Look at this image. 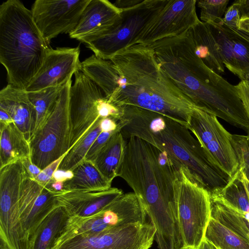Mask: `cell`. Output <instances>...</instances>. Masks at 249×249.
<instances>
[{"instance_id":"1","label":"cell","mask_w":249,"mask_h":249,"mask_svg":"<svg viewBox=\"0 0 249 249\" xmlns=\"http://www.w3.org/2000/svg\"><path fill=\"white\" fill-rule=\"evenodd\" d=\"M188 30L148 45L162 71L197 108L249 131V121L235 86L196 54Z\"/></svg>"},{"instance_id":"2","label":"cell","mask_w":249,"mask_h":249,"mask_svg":"<svg viewBox=\"0 0 249 249\" xmlns=\"http://www.w3.org/2000/svg\"><path fill=\"white\" fill-rule=\"evenodd\" d=\"M109 60L118 73L110 103L159 113L188 128L197 107L165 75L149 46L133 45Z\"/></svg>"},{"instance_id":"3","label":"cell","mask_w":249,"mask_h":249,"mask_svg":"<svg viewBox=\"0 0 249 249\" xmlns=\"http://www.w3.org/2000/svg\"><path fill=\"white\" fill-rule=\"evenodd\" d=\"M122 116L120 132L124 139L138 137L165 151L210 194L225 187L231 179L181 124L160 113L133 106H123Z\"/></svg>"},{"instance_id":"4","label":"cell","mask_w":249,"mask_h":249,"mask_svg":"<svg viewBox=\"0 0 249 249\" xmlns=\"http://www.w3.org/2000/svg\"><path fill=\"white\" fill-rule=\"evenodd\" d=\"M180 167L165 151L131 137L118 177L132 188L152 220L164 222L177 211L174 182Z\"/></svg>"},{"instance_id":"5","label":"cell","mask_w":249,"mask_h":249,"mask_svg":"<svg viewBox=\"0 0 249 249\" xmlns=\"http://www.w3.org/2000/svg\"><path fill=\"white\" fill-rule=\"evenodd\" d=\"M49 44L34 22L31 11L18 0L0 6V62L8 84L25 89L41 68Z\"/></svg>"},{"instance_id":"6","label":"cell","mask_w":249,"mask_h":249,"mask_svg":"<svg viewBox=\"0 0 249 249\" xmlns=\"http://www.w3.org/2000/svg\"><path fill=\"white\" fill-rule=\"evenodd\" d=\"M57 206L55 191L28 173L19 196L0 204V249H31L38 229Z\"/></svg>"},{"instance_id":"7","label":"cell","mask_w":249,"mask_h":249,"mask_svg":"<svg viewBox=\"0 0 249 249\" xmlns=\"http://www.w3.org/2000/svg\"><path fill=\"white\" fill-rule=\"evenodd\" d=\"M169 0H116L114 4L121 10L118 21L108 30L80 41L96 56L110 60L118 52L134 44L137 37Z\"/></svg>"},{"instance_id":"8","label":"cell","mask_w":249,"mask_h":249,"mask_svg":"<svg viewBox=\"0 0 249 249\" xmlns=\"http://www.w3.org/2000/svg\"><path fill=\"white\" fill-rule=\"evenodd\" d=\"M174 187L181 249H198L211 218L210 194L183 166L176 173Z\"/></svg>"},{"instance_id":"9","label":"cell","mask_w":249,"mask_h":249,"mask_svg":"<svg viewBox=\"0 0 249 249\" xmlns=\"http://www.w3.org/2000/svg\"><path fill=\"white\" fill-rule=\"evenodd\" d=\"M71 83V80L63 86L51 113L30 141L31 160L41 170L71 148L69 100Z\"/></svg>"},{"instance_id":"10","label":"cell","mask_w":249,"mask_h":249,"mask_svg":"<svg viewBox=\"0 0 249 249\" xmlns=\"http://www.w3.org/2000/svg\"><path fill=\"white\" fill-rule=\"evenodd\" d=\"M150 221L139 198L134 192L123 194L98 213L86 218H69L57 241L79 234L91 235L131 224Z\"/></svg>"},{"instance_id":"11","label":"cell","mask_w":249,"mask_h":249,"mask_svg":"<svg viewBox=\"0 0 249 249\" xmlns=\"http://www.w3.org/2000/svg\"><path fill=\"white\" fill-rule=\"evenodd\" d=\"M188 129L210 159L231 178L238 170L239 163L232 135L219 123L217 117L196 108L192 114Z\"/></svg>"},{"instance_id":"12","label":"cell","mask_w":249,"mask_h":249,"mask_svg":"<svg viewBox=\"0 0 249 249\" xmlns=\"http://www.w3.org/2000/svg\"><path fill=\"white\" fill-rule=\"evenodd\" d=\"M156 230L151 221L57 241L51 249H150Z\"/></svg>"},{"instance_id":"13","label":"cell","mask_w":249,"mask_h":249,"mask_svg":"<svg viewBox=\"0 0 249 249\" xmlns=\"http://www.w3.org/2000/svg\"><path fill=\"white\" fill-rule=\"evenodd\" d=\"M70 91L69 108L71 124L72 147L100 118L98 106L106 96L102 90L80 71Z\"/></svg>"},{"instance_id":"14","label":"cell","mask_w":249,"mask_h":249,"mask_svg":"<svg viewBox=\"0 0 249 249\" xmlns=\"http://www.w3.org/2000/svg\"><path fill=\"white\" fill-rule=\"evenodd\" d=\"M196 0H169L137 37L133 45H149L189 29L200 20L196 12Z\"/></svg>"},{"instance_id":"15","label":"cell","mask_w":249,"mask_h":249,"mask_svg":"<svg viewBox=\"0 0 249 249\" xmlns=\"http://www.w3.org/2000/svg\"><path fill=\"white\" fill-rule=\"evenodd\" d=\"M89 1L36 0L31 11L34 22L49 44L59 34H69L74 29Z\"/></svg>"},{"instance_id":"16","label":"cell","mask_w":249,"mask_h":249,"mask_svg":"<svg viewBox=\"0 0 249 249\" xmlns=\"http://www.w3.org/2000/svg\"><path fill=\"white\" fill-rule=\"evenodd\" d=\"M80 48H51L37 74L25 89L27 92L62 86L79 71Z\"/></svg>"},{"instance_id":"17","label":"cell","mask_w":249,"mask_h":249,"mask_svg":"<svg viewBox=\"0 0 249 249\" xmlns=\"http://www.w3.org/2000/svg\"><path fill=\"white\" fill-rule=\"evenodd\" d=\"M124 194L115 187L102 191H55L58 205L62 206L69 218H86L102 211Z\"/></svg>"},{"instance_id":"18","label":"cell","mask_w":249,"mask_h":249,"mask_svg":"<svg viewBox=\"0 0 249 249\" xmlns=\"http://www.w3.org/2000/svg\"><path fill=\"white\" fill-rule=\"evenodd\" d=\"M225 66L241 80L249 74V44L231 32L222 21L207 23Z\"/></svg>"},{"instance_id":"19","label":"cell","mask_w":249,"mask_h":249,"mask_svg":"<svg viewBox=\"0 0 249 249\" xmlns=\"http://www.w3.org/2000/svg\"><path fill=\"white\" fill-rule=\"evenodd\" d=\"M121 10L107 0H90L70 37L82 39L106 31L119 19Z\"/></svg>"},{"instance_id":"20","label":"cell","mask_w":249,"mask_h":249,"mask_svg":"<svg viewBox=\"0 0 249 249\" xmlns=\"http://www.w3.org/2000/svg\"><path fill=\"white\" fill-rule=\"evenodd\" d=\"M0 108L9 114L30 142L35 131L36 115L27 92L8 84L0 91Z\"/></svg>"},{"instance_id":"21","label":"cell","mask_w":249,"mask_h":249,"mask_svg":"<svg viewBox=\"0 0 249 249\" xmlns=\"http://www.w3.org/2000/svg\"><path fill=\"white\" fill-rule=\"evenodd\" d=\"M196 54L216 73L224 72L217 44L207 23L199 20L188 30Z\"/></svg>"},{"instance_id":"22","label":"cell","mask_w":249,"mask_h":249,"mask_svg":"<svg viewBox=\"0 0 249 249\" xmlns=\"http://www.w3.org/2000/svg\"><path fill=\"white\" fill-rule=\"evenodd\" d=\"M0 168L31 157L30 143L14 122L0 123Z\"/></svg>"},{"instance_id":"23","label":"cell","mask_w":249,"mask_h":249,"mask_svg":"<svg viewBox=\"0 0 249 249\" xmlns=\"http://www.w3.org/2000/svg\"><path fill=\"white\" fill-rule=\"evenodd\" d=\"M126 141L120 131L114 134L92 162L102 175L112 182L118 177L123 162Z\"/></svg>"},{"instance_id":"24","label":"cell","mask_w":249,"mask_h":249,"mask_svg":"<svg viewBox=\"0 0 249 249\" xmlns=\"http://www.w3.org/2000/svg\"><path fill=\"white\" fill-rule=\"evenodd\" d=\"M72 177L64 182L63 191H102L111 187L94 164L84 160L72 171Z\"/></svg>"},{"instance_id":"25","label":"cell","mask_w":249,"mask_h":249,"mask_svg":"<svg viewBox=\"0 0 249 249\" xmlns=\"http://www.w3.org/2000/svg\"><path fill=\"white\" fill-rule=\"evenodd\" d=\"M69 219L64 208L57 206L38 229L31 249H51L64 231Z\"/></svg>"},{"instance_id":"26","label":"cell","mask_w":249,"mask_h":249,"mask_svg":"<svg viewBox=\"0 0 249 249\" xmlns=\"http://www.w3.org/2000/svg\"><path fill=\"white\" fill-rule=\"evenodd\" d=\"M210 196L239 212L249 213V196L239 168L225 187L210 194Z\"/></svg>"},{"instance_id":"27","label":"cell","mask_w":249,"mask_h":249,"mask_svg":"<svg viewBox=\"0 0 249 249\" xmlns=\"http://www.w3.org/2000/svg\"><path fill=\"white\" fill-rule=\"evenodd\" d=\"M211 216L249 242V219L222 202L211 197Z\"/></svg>"},{"instance_id":"28","label":"cell","mask_w":249,"mask_h":249,"mask_svg":"<svg viewBox=\"0 0 249 249\" xmlns=\"http://www.w3.org/2000/svg\"><path fill=\"white\" fill-rule=\"evenodd\" d=\"M204 239L216 249H249V242L211 216Z\"/></svg>"},{"instance_id":"29","label":"cell","mask_w":249,"mask_h":249,"mask_svg":"<svg viewBox=\"0 0 249 249\" xmlns=\"http://www.w3.org/2000/svg\"><path fill=\"white\" fill-rule=\"evenodd\" d=\"M99 118L92 127L68 151L62 160L58 170L72 171L85 159L92 144L102 132Z\"/></svg>"},{"instance_id":"30","label":"cell","mask_w":249,"mask_h":249,"mask_svg":"<svg viewBox=\"0 0 249 249\" xmlns=\"http://www.w3.org/2000/svg\"><path fill=\"white\" fill-rule=\"evenodd\" d=\"M62 87H48L38 91L27 92L28 97L35 108L36 115L33 135L40 128L51 113Z\"/></svg>"},{"instance_id":"31","label":"cell","mask_w":249,"mask_h":249,"mask_svg":"<svg viewBox=\"0 0 249 249\" xmlns=\"http://www.w3.org/2000/svg\"><path fill=\"white\" fill-rule=\"evenodd\" d=\"M229 0H201L197 1L200 9V19L207 23L218 24L227 10Z\"/></svg>"},{"instance_id":"32","label":"cell","mask_w":249,"mask_h":249,"mask_svg":"<svg viewBox=\"0 0 249 249\" xmlns=\"http://www.w3.org/2000/svg\"><path fill=\"white\" fill-rule=\"evenodd\" d=\"M232 138L239 166L245 165L249 167V134L247 136L232 135Z\"/></svg>"},{"instance_id":"33","label":"cell","mask_w":249,"mask_h":249,"mask_svg":"<svg viewBox=\"0 0 249 249\" xmlns=\"http://www.w3.org/2000/svg\"><path fill=\"white\" fill-rule=\"evenodd\" d=\"M119 122L120 126L116 130L109 132L102 131L100 133L89 149L85 160L92 162L94 161L99 152L106 144L111 136L117 131L121 130L122 124L120 121Z\"/></svg>"},{"instance_id":"34","label":"cell","mask_w":249,"mask_h":249,"mask_svg":"<svg viewBox=\"0 0 249 249\" xmlns=\"http://www.w3.org/2000/svg\"><path fill=\"white\" fill-rule=\"evenodd\" d=\"M241 18L239 6L235 0L230 6L227 8L222 18V22L231 28L238 30Z\"/></svg>"},{"instance_id":"35","label":"cell","mask_w":249,"mask_h":249,"mask_svg":"<svg viewBox=\"0 0 249 249\" xmlns=\"http://www.w3.org/2000/svg\"><path fill=\"white\" fill-rule=\"evenodd\" d=\"M66 154L54 161L44 169L41 170V172L37 176L35 180L40 184L43 186H47L52 179L54 173L58 170V167Z\"/></svg>"},{"instance_id":"36","label":"cell","mask_w":249,"mask_h":249,"mask_svg":"<svg viewBox=\"0 0 249 249\" xmlns=\"http://www.w3.org/2000/svg\"><path fill=\"white\" fill-rule=\"evenodd\" d=\"M249 121V81L241 80L235 86Z\"/></svg>"},{"instance_id":"37","label":"cell","mask_w":249,"mask_h":249,"mask_svg":"<svg viewBox=\"0 0 249 249\" xmlns=\"http://www.w3.org/2000/svg\"><path fill=\"white\" fill-rule=\"evenodd\" d=\"M119 126V121L110 117L102 118L100 122L102 131H114L117 129Z\"/></svg>"},{"instance_id":"38","label":"cell","mask_w":249,"mask_h":249,"mask_svg":"<svg viewBox=\"0 0 249 249\" xmlns=\"http://www.w3.org/2000/svg\"><path fill=\"white\" fill-rule=\"evenodd\" d=\"M20 160L25 167L29 176L35 179L41 172V170L32 162L31 157L25 158Z\"/></svg>"},{"instance_id":"39","label":"cell","mask_w":249,"mask_h":249,"mask_svg":"<svg viewBox=\"0 0 249 249\" xmlns=\"http://www.w3.org/2000/svg\"><path fill=\"white\" fill-rule=\"evenodd\" d=\"M72 172L71 171H63L57 170L54 173L53 178L51 182H64L65 180L71 178L72 177Z\"/></svg>"},{"instance_id":"40","label":"cell","mask_w":249,"mask_h":249,"mask_svg":"<svg viewBox=\"0 0 249 249\" xmlns=\"http://www.w3.org/2000/svg\"><path fill=\"white\" fill-rule=\"evenodd\" d=\"M14 122L9 114L4 109L0 108V123L10 124Z\"/></svg>"},{"instance_id":"41","label":"cell","mask_w":249,"mask_h":249,"mask_svg":"<svg viewBox=\"0 0 249 249\" xmlns=\"http://www.w3.org/2000/svg\"><path fill=\"white\" fill-rule=\"evenodd\" d=\"M238 30L249 34V18H241L239 22Z\"/></svg>"},{"instance_id":"42","label":"cell","mask_w":249,"mask_h":249,"mask_svg":"<svg viewBox=\"0 0 249 249\" xmlns=\"http://www.w3.org/2000/svg\"><path fill=\"white\" fill-rule=\"evenodd\" d=\"M229 29L237 36L247 41L249 44V34L239 30H235L227 26Z\"/></svg>"},{"instance_id":"43","label":"cell","mask_w":249,"mask_h":249,"mask_svg":"<svg viewBox=\"0 0 249 249\" xmlns=\"http://www.w3.org/2000/svg\"><path fill=\"white\" fill-rule=\"evenodd\" d=\"M198 249H216L209 241L204 238L201 242Z\"/></svg>"},{"instance_id":"44","label":"cell","mask_w":249,"mask_h":249,"mask_svg":"<svg viewBox=\"0 0 249 249\" xmlns=\"http://www.w3.org/2000/svg\"><path fill=\"white\" fill-rule=\"evenodd\" d=\"M239 169L249 181V167L245 165L239 166Z\"/></svg>"},{"instance_id":"45","label":"cell","mask_w":249,"mask_h":249,"mask_svg":"<svg viewBox=\"0 0 249 249\" xmlns=\"http://www.w3.org/2000/svg\"><path fill=\"white\" fill-rule=\"evenodd\" d=\"M242 174L243 181L244 182V183L245 184L246 189V190L247 191L248 194L249 196V181L245 177V176H244V175L243 174L242 172Z\"/></svg>"},{"instance_id":"46","label":"cell","mask_w":249,"mask_h":249,"mask_svg":"<svg viewBox=\"0 0 249 249\" xmlns=\"http://www.w3.org/2000/svg\"><path fill=\"white\" fill-rule=\"evenodd\" d=\"M244 80L249 81V74H248L245 76Z\"/></svg>"}]
</instances>
